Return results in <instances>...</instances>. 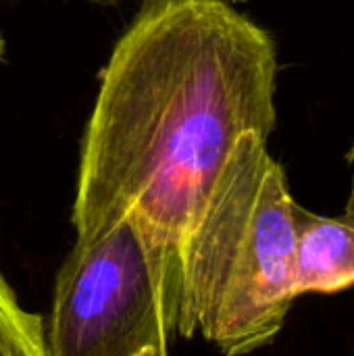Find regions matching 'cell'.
Wrapping results in <instances>:
<instances>
[{"instance_id":"obj_1","label":"cell","mask_w":354,"mask_h":356,"mask_svg":"<svg viewBox=\"0 0 354 356\" xmlns=\"http://www.w3.org/2000/svg\"><path fill=\"white\" fill-rule=\"evenodd\" d=\"M273 35L227 0H144L117 40L77 169L75 238L131 219L177 267L242 136L277 125Z\"/></svg>"},{"instance_id":"obj_2","label":"cell","mask_w":354,"mask_h":356,"mask_svg":"<svg viewBox=\"0 0 354 356\" xmlns=\"http://www.w3.org/2000/svg\"><path fill=\"white\" fill-rule=\"evenodd\" d=\"M296 207L269 140L242 136L184 250L179 338L246 356L280 336L296 300Z\"/></svg>"},{"instance_id":"obj_3","label":"cell","mask_w":354,"mask_h":356,"mask_svg":"<svg viewBox=\"0 0 354 356\" xmlns=\"http://www.w3.org/2000/svg\"><path fill=\"white\" fill-rule=\"evenodd\" d=\"M182 273L131 219L75 238L44 323L46 356H171Z\"/></svg>"},{"instance_id":"obj_4","label":"cell","mask_w":354,"mask_h":356,"mask_svg":"<svg viewBox=\"0 0 354 356\" xmlns=\"http://www.w3.org/2000/svg\"><path fill=\"white\" fill-rule=\"evenodd\" d=\"M354 286V217H323L296 207L294 294H338Z\"/></svg>"},{"instance_id":"obj_5","label":"cell","mask_w":354,"mask_h":356,"mask_svg":"<svg viewBox=\"0 0 354 356\" xmlns=\"http://www.w3.org/2000/svg\"><path fill=\"white\" fill-rule=\"evenodd\" d=\"M0 356H46L44 317L27 311L0 267Z\"/></svg>"},{"instance_id":"obj_6","label":"cell","mask_w":354,"mask_h":356,"mask_svg":"<svg viewBox=\"0 0 354 356\" xmlns=\"http://www.w3.org/2000/svg\"><path fill=\"white\" fill-rule=\"evenodd\" d=\"M4 52H6V40H4V35L0 31V60L4 58Z\"/></svg>"},{"instance_id":"obj_7","label":"cell","mask_w":354,"mask_h":356,"mask_svg":"<svg viewBox=\"0 0 354 356\" xmlns=\"http://www.w3.org/2000/svg\"><path fill=\"white\" fill-rule=\"evenodd\" d=\"M227 2H232V0H227ZM236 2H244V0H236Z\"/></svg>"},{"instance_id":"obj_8","label":"cell","mask_w":354,"mask_h":356,"mask_svg":"<svg viewBox=\"0 0 354 356\" xmlns=\"http://www.w3.org/2000/svg\"><path fill=\"white\" fill-rule=\"evenodd\" d=\"M353 154H354V148H353Z\"/></svg>"}]
</instances>
